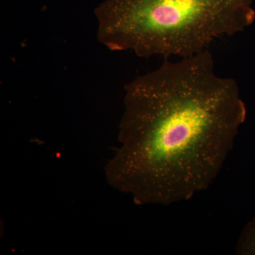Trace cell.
Returning <instances> with one entry per match:
<instances>
[{"label":"cell","mask_w":255,"mask_h":255,"mask_svg":"<svg viewBox=\"0 0 255 255\" xmlns=\"http://www.w3.org/2000/svg\"><path fill=\"white\" fill-rule=\"evenodd\" d=\"M246 117L237 82L216 73L209 50L166 60L125 86L107 181L137 205L190 200L218 177Z\"/></svg>","instance_id":"cell-1"},{"label":"cell","mask_w":255,"mask_h":255,"mask_svg":"<svg viewBox=\"0 0 255 255\" xmlns=\"http://www.w3.org/2000/svg\"><path fill=\"white\" fill-rule=\"evenodd\" d=\"M236 252L239 255H255V216L242 231Z\"/></svg>","instance_id":"cell-3"},{"label":"cell","mask_w":255,"mask_h":255,"mask_svg":"<svg viewBox=\"0 0 255 255\" xmlns=\"http://www.w3.org/2000/svg\"><path fill=\"white\" fill-rule=\"evenodd\" d=\"M95 15L102 44L145 58L197 54L255 21L253 0H104Z\"/></svg>","instance_id":"cell-2"}]
</instances>
